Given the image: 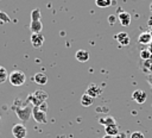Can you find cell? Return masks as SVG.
Returning <instances> with one entry per match:
<instances>
[{"label": "cell", "instance_id": "cell-1", "mask_svg": "<svg viewBox=\"0 0 152 138\" xmlns=\"http://www.w3.org/2000/svg\"><path fill=\"white\" fill-rule=\"evenodd\" d=\"M48 98H49V94H48L45 90H43V89H37V90H34L33 93H31V94L27 96V99L25 100L24 104H25V105L32 104V106L38 107L42 102L46 101Z\"/></svg>", "mask_w": 152, "mask_h": 138}, {"label": "cell", "instance_id": "cell-2", "mask_svg": "<svg viewBox=\"0 0 152 138\" xmlns=\"http://www.w3.org/2000/svg\"><path fill=\"white\" fill-rule=\"evenodd\" d=\"M32 106L28 105H14V112L21 121H27L32 115Z\"/></svg>", "mask_w": 152, "mask_h": 138}, {"label": "cell", "instance_id": "cell-3", "mask_svg": "<svg viewBox=\"0 0 152 138\" xmlns=\"http://www.w3.org/2000/svg\"><path fill=\"white\" fill-rule=\"evenodd\" d=\"M8 81L12 86L14 87H20L25 83L26 81V75L24 71L21 70H13L10 75H8Z\"/></svg>", "mask_w": 152, "mask_h": 138}, {"label": "cell", "instance_id": "cell-4", "mask_svg": "<svg viewBox=\"0 0 152 138\" xmlns=\"http://www.w3.org/2000/svg\"><path fill=\"white\" fill-rule=\"evenodd\" d=\"M32 117H33V119H34L37 123H39V124H46V121H48L46 112L40 111L38 107H34V106H33V108H32Z\"/></svg>", "mask_w": 152, "mask_h": 138}, {"label": "cell", "instance_id": "cell-5", "mask_svg": "<svg viewBox=\"0 0 152 138\" xmlns=\"http://www.w3.org/2000/svg\"><path fill=\"white\" fill-rule=\"evenodd\" d=\"M12 134L14 138H26L27 130L23 124H15L12 127Z\"/></svg>", "mask_w": 152, "mask_h": 138}, {"label": "cell", "instance_id": "cell-6", "mask_svg": "<svg viewBox=\"0 0 152 138\" xmlns=\"http://www.w3.org/2000/svg\"><path fill=\"white\" fill-rule=\"evenodd\" d=\"M101 93H102V88H101L99 84H96V83H90V84L87 87V90H86V94L90 95L93 99L100 96Z\"/></svg>", "mask_w": 152, "mask_h": 138}, {"label": "cell", "instance_id": "cell-7", "mask_svg": "<svg viewBox=\"0 0 152 138\" xmlns=\"http://www.w3.org/2000/svg\"><path fill=\"white\" fill-rule=\"evenodd\" d=\"M132 99H133L137 104L141 105V104H144V102L146 101L147 94H146L144 90H141V89H137V90H134V92L132 93Z\"/></svg>", "mask_w": 152, "mask_h": 138}, {"label": "cell", "instance_id": "cell-8", "mask_svg": "<svg viewBox=\"0 0 152 138\" xmlns=\"http://www.w3.org/2000/svg\"><path fill=\"white\" fill-rule=\"evenodd\" d=\"M44 43V36L42 33H32L31 34V44L34 49H39Z\"/></svg>", "mask_w": 152, "mask_h": 138}, {"label": "cell", "instance_id": "cell-9", "mask_svg": "<svg viewBox=\"0 0 152 138\" xmlns=\"http://www.w3.org/2000/svg\"><path fill=\"white\" fill-rule=\"evenodd\" d=\"M118 19L120 21V24L122 26H128L132 21V17L128 12H125V11H120L119 14H118Z\"/></svg>", "mask_w": 152, "mask_h": 138}, {"label": "cell", "instance_id": "cell-10", "mask_svg": "<svg viewBox=\"0 0 152 138\" xmlns=\"http://www.w3.org/2000/svg\"><path fill=\"white\" fill-rule=\"evenodd\" d=\"M114 38H115L121 45H124V46H126V45H128V44L131 43V38H129V36L127 34V32H119V33H116V34L114 36Z\"/></svg>", "mask_w": 152, "mask_h": 138}, {"label": "cell", "instance_id": "cell-11", "mask_svg": "<svg viewBox=\"0 0 152 138\" xmlns=\"http://www.w3.org/2000/svg\"><path fill=\"white\" fill-rule=\"evenodd\" d=\"M75 57H76V59L78 61V62H87L88 59H89V57H90V55H89V52L87 51V50H84V49H80L77 52H76V55H75Z\"/></svg>", "mask_w": 152, "mask_h": 138}, {"label": "cell", "instance_id": "cell-12", "mask_svg": "<svg viewBox=\"0 0 152 138\" xmlns=\"http://www.w3.org/2000/svg\"><path fill=\"white\" fill-rule=\"evenodd\" d=\"M33 81H34L37 84H39V86H44V84H46V82H48V76H46L44 73H37V74H34V76H33Z\"/></svg>", "mask_w": 152, "mask_h": 138}, {"label": "cell", "instance_id": "cell-13", "mask_svg": "<svg viewBox=\"0 0 152 138\" xmlns=\"http://www.w3.org/2000/svg\"><path fill=\"white\" fill-rule=\"evenodd\" d=\"M138 42H139L140 44H144V45L150 44V43L152 42V36H151V33H150V32H141V33L139 34V37H138Z\"/></svg>", "mask_w": 152, "mask_h": 138}, {"label": "cell", "instance_id": "cell-14", "mask_svg": "<svg viewBox=\"0 0 152 138\" xmlns=\"http://www.w3.org/2000/svg\"><path fill=\"white\" fill-rule=\"evenodd\" d=\"M42 29H43V24L40 20H31L30 30L32 31V33H40Z\"/></svg>", "mask_w": 152, "mask_h": 138}, {"label": "cell", "instance_id": "cell-15", "mask_svg": "<svg viewBox=\"0 0 152 138\" xmlns=\"http://www.w3.org/2000/svg\"><path fill=\"white\" fill-rule=\"evenodd\" d=\"M99 123H100L101 125H103L104 127H107V126H110V125H116V123H115V119H114L113 117H110V115H107V117L100 118V119H99Z\"/></svg>", "mask_w": 152, "mask_h": 138}, {"label": "cell", "instance_id": "cell-16", "mask_svg": "<svg viewBox=\"0 0 152 138\" xmlns=\"http://www.w3.org/2000/svg\"><path fill=\"white\" fill-rule=\"evenodd\" d=\"M93 102H94V99H93L90 95H88V94L84 93V94L81 96V105H82L83 107H89V106L93 105Z\"/></svg>", "mask_w": 152, "mask_h": 138}, {"label": "cell", "instance_id": "cell-17", "mask_svg": "<svg viewBox=\"0 0 152 138\" xmlns=\"http://www.w3.org/2000/svg\"><path fill=\"white\" fill-rule=\"evenodd\" d=\"M104 132H106V134H108V136H110V137H114V136H116L120 131H119V126H118V125H110V126L104 127Z\"/></svg>", "mask_w": 152, "mask_h": 138}, {"label": "cell", "instance_id": "cell-18", "mask_svg": "<svg viewBox=\"0 0 152 138\" xmlns=\"http://www.w3.org/2000/svg\"><path fill=\"white\" fill-rule=\"evenodd\" d=\"M95 4L97 7H109L112 4H113V0H95Z\"/></svg>", "mask_w": 152, "mask_h": 138}, {"label": "cell", "instance_id": "cell-19", "mask_svg": "<svg viewBox=\"0 0 152 138\" xmlns=\"http://www.w3.org/2000/svg\"><path fill=\"white\" fill-rule=\"evenodd\" d=\"M140 58L141 59H145V61H148L150 58H152V52L147 49H142L140 51Z\"/></svg>", "mask_w": 152, "mask_h": 138}, {"label": "cell", "instance_id": "cell-20", "mask_svg": "<svg viewBox=\"0 0 152 138\" xmlns=\"http://www.w3.org/2000/svg\"><path fill=\"white\" fill-rule=\"evenodd\" d=\"M7 79H8V74H7L6 68H4L2 65H0V84L4 83Z\"/></svg>", "mask_w": 152, "mask_h": 138}, {"label": "cell", "instance_id": "cell-21", "mask_svg": "<svg viewBox=\"0 0 152 138\" xmlns=\"http://www.w3.org/2000/svg\"><path fill=\"white\" fill-rule=\"evenodd\" d=\"M31 20H40V10L36 8L31 12Z\"/></svg>", "mask_w": 152, "mask_h": 138}, {"label": "cell", "instance_id": "cell-22", "mask_svg": "<svg viewBox=\"0 0 152 138\" xmlns=\"http://www.w3.org/2000/svg\"><path fill=\"white\" fill-rule=\"evenodd\" d=\"M131 138H145V136L140 131H134L131 133Z\"/></svg>", "mask_w": 152, "mask_h": 138}, {"label": "cell", "instance_id": "cell-23", "mask_svg": "<svg viewBox=\"0 0 152 138\" xmlns=\"http://www.w3.org/2000/svg\"><path fill=\"white\" fill-rule=\"evenodd\" d=\"M0 20H2L4 23H8L10 21V17L6 13H4L2 11H0Z\"/></svg>", "mask_w": 152, "mask_h": 138}, {"label": "cell", "instance_id": "cell-24", "mask_svg": "<svg viewBox=\"0 0 152 138\" xmlns=\"http://www.w3.org/2000/svg\"><path fill=\"white\" fill-rule=\"evenodd\" d=\"M38 108H39L40 111H44V112H46V111H48V104H46V101L42 102V104L38 106Z\"/></svg>", "mask_w": 152, "mask_h": 138}, {"label": "cell", "instance_id": "cell-25", "mask_svg": "<svg viewBox=\"0 0 152 138\" xmlns=\"http://www.w3.org/2000/svg\"><path fill=\"white\" fill-rule=\"evenodd\" d=\"M115 20H116V17H115V15H109V17H108V23H109L110 25H113V24L115 23Z\"/></svg>", "mask_w": 152, "mask_h": 138}, {"label": "cell", "instance_id": "cell-26", "mask_svg": "<svg viewBox=\"0 0 152 138\" xmlns=\"http://www.w3.org/2000/svg\"><path fill=\"white\" fill-rule=\"evenodd\" d=\"M112 138H127V136H126L125 132H119L116 136H114V137H112Z\"/></svg>", "mask_w": 152, "mask_h": 138}, {"label": "cell", "instance_id": "cell-27", "mask_svg": "<svg viewBox=\"0 0 152 138\" xmlns=\"http://www.w3.org/2000/svg\"><path fill=\"white\" fill-rule=\"evenodd\" d=\"M102 138H112V137H110V136H108V134H104Z\"/></svg>", "mask_w": 152, "mask_h": 138}, {"label": "cell", "instance_id": "cell-28", "mask_svg": "<svg viewBox=\"0 0 152 138\" xmlns=\"http://www.w3.org/2000/svg\"><path fill=\"white\" fill-rule=\"evenodd\" d=\"M150 11L152 12V2H151V5H150Z\"/></svg>", "mask_w": 152, "mask_h": 138}, {"label": "cell", "instance_id": "cell-29", "mask_svg": "<svg viewBox=\"0 0 152 138\" xmlns=\"http://www.w3.org/2000/svg\"><path fill=\"white\" fill-rule=\"evenodd\" d=\"M150 67H151V68H150V70H151V71H152V64H151V65H150Z\"/></svg>", "mask_w": 152, "mask_h": 138}, {"label": "cell", "instance_id": "cell-30", "mask_svg": "<svg viewBox=\"0 0 152 138\" xmlns=\"http://www.w3.org/2000/svg\"><path fill=\"white\" fill-rule=\"evenodd\" d=\"M150 33H151V36H152V29H151V31H150Z\"/></svg>", "mask_w": 152, "mask_h": 138}, {"label": "cell", "instance_id": "cell-31", "mask_svg": "<svg viewBox=\"0 0 152 138\" xmlns=\"http://www.w3.org/2000/svg\"><path fill=\"white\" fill-rule=\"evenodd\" d=\"M0 119H1V117H0Z\"/></svg>", "mask_w": 152, "mask_h": 138}]
</instances>
